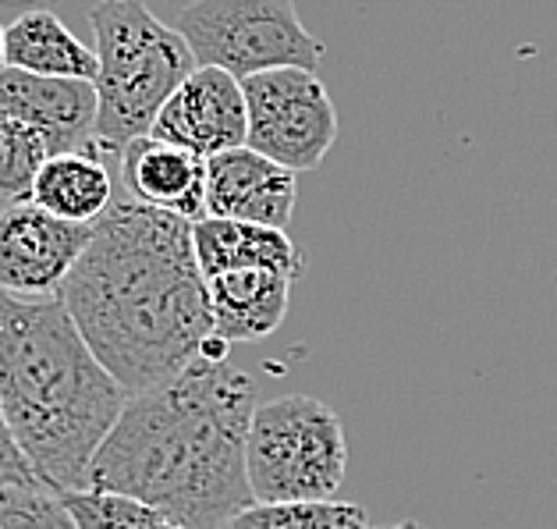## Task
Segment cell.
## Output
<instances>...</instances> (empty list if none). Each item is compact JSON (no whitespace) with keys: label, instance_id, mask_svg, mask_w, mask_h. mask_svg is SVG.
Here are the masks:
<instances>
[{"label":"cell","instance_id":"6da1fadb","mask_svg":"<svg viewBox=\"0 0 557 529\" xmlns=\"http://www.w3.org/2000/svg\"><path fill=\"white\" fill-rule=\"evenodd\" d=\"M61 298L107 373L135 395L182 373L216 334L193 221L111 202Z\"/></svg>","mask_w":557,"mask_h":529},{"label":"cell","instance_id":"7a4b0ae2","mask_svg":"<svg viewBox=\"0 0 557 529\" xmlns=\"http://www.w3.org/2000/svg\"><path fill=\"white\" fill-rule=\"evenodd\" d=\"M256 381L196 359L171 381L135 391L89 469L92 491L143 501L185 529H227L256 505L246 447Z\"/></svg>","mask_w":557,"mask_h":529},{"label":"cell","instance_id":"3957f363","mask_svg":"<svg viewBox=\"0 0 557 529\" xmlns=\"http://www.w3.org/2000/svg\"><path fill=\"white\" fill-rule=\"evenodd\" d=\"M125 405L128 391L107 373L61 295L0 288V409L50 491H86Z\"/></svg>","mask_w":557,"mask_h":529},{"label":"cell","instance_id":"277c9868","mask_svg":"<svg viewBox=\"0 0 557 529\" xmlns=\"http://www.w3.org/2000/svg\"><path fill=\"white\" fill-rule=\"evenodd\" d=\"M89 25L100 61V114L92 143L121 153L128 143L153 132L164 103L199 61L188 39L160 22L143 0H97L89 8Z\"/></svg>","mask_w":557,"mask_h":529},{"label":"cell","instance_id":"5b68a950","mask_svg":"<svg viewBox=\"0 0 557 529\" xmlns=\"http://www.w3.org/2000/svg\"><path fill=\"white\" fill-rule=\"evenodd\" d=\"M246 466L256 505L331 501L348 466L342 416L312 395L263 402L252 416Z\"/></svg>","mask_w":557,"mask_h":529},{"label":"cell","instance_id":"8992f818","mask_svg":"<svg viewBox=\"0 0 557 529\" xmlns=\"http://www.w3.org/2000/svg\"><path fill=\"white\" fill-rule=\"evenodd\" d=\"M178 33L202 67H224L242 83L274 67L317 72L323 61V44L298 19L295 0H193Z\"/></svg>","mask_w":557,"mask_h":529},{"label":"cell","instance_id":"52a82bcc","mask_svg":"<svg viewBox=\"0 0 557 529\" xmlns=\"http://www.w3.org/2000/svg\"><path fill=\"white\" fill-rule=\"evenodd\" d=\"M249 146L288 171H317L337 143V111L309 67H274L246 78Z\"/></svg>","mask_w":557,"mask_h":529},{"label":"cell","instance_id":"ba28073f","mask_svg":"<svg viewBox=\"0 0 557 529\" xmlns=\"http://www.w3.org/2000/svg\"><path fill=\"white\" fill-rule=\"evenodd\" d=\"M92 224H72L33 199L0 210V288L11 295H61L67 274L83 260Z\"/></svg>","mask_w":557,"mask_h":529},{"label":"cell","instance_id":"9c48e42d","mask_svg":"<svg viewBox=\"0 0 557 529\" xmlns=\"http://www.w3.org/2000/svg\"><path fill=\"white\" fill-rule=\"evenodd\" d=\"M153 139L182 146L188 153L210 160L227 149L249 146V103L246 86L224 67H196L164 103Z\"/></svg>","mask_w":557,"mask_h":529},{"label":"cell","instance_id":"30bf717a","mask_svg":"<svg viewBox=\"0 0 557 529\" xmlns=\"http://www.w3.org/2000/svg\"><path fill=\"white\" fill-rule=\"evenodd\" d=\"M0 111L44 135L50 153H72L92 143L100 114L97 83L86 78H50L22 67L0 72Z\"/></svg>","mask_w":557,"mask_h":529},{"label":"cell","instance_id":"8fae6325","mask_svg":"<svg viewBox=\"0 0 557 529\" xmlns=\"http://www.w3.org/2000/svg\"><path fill=\"white\" fill-rule=\"evenodd\" d=\"M295 199V171L256 153L252 146L227 149L207 160V217L284 232L292 224Z\"/></svg>","mask_w":557,"mask_h":529},{"label":"cell","instance_id":"7c38bea8","mask_svg":"<svg viewBox=\"0 0 557 529\" xmlns=\"http://www.w3.org/2000/svg\"><path fill=\"white\" fill-rule=\"evenodd\" d=\"M121 182L128 199L143 207L178 213L185 221L207 217V160L153 135L121 149Z\"/></svg>","mask_w":557,"mask_h":529},{"label":"cell","instance_id":"4fadbf2b","mask_svg":"<svg viewBox=\"0 0 557 529\" xmlns=\"http://www.w3.org/2000/svg\"><path fill=\"white\" fill-rule=\"evenodd\" d=\"M292 284L277 270H224L207 278L216 337L227 345L270 337L288 317Z\"/></svg>","mask_w":557,"mask_h":529},{"label":"cell","instance_id":"5bb4252c","mask_svg":"<svg viewBox=\"0 0 557 529\" xmlns=\"http://www.w3.org/2000/svg\"><path fill=\"white\" fill-rule=\"evenodd\" d=\"M193 238L207 278L224 274V270H277L292 281L306 274V256L281 227L202 217L193 224Z\"/></svg>","mask_w":557,"mask_h":529},{"label":"cell","instance_id":"9a60e30c","mask_svg":"<svg viewBox=\"0 0 557 529\" xmlns=\"http://www.w3.org/2000/svg\"><path fill=\"white\" fill-rule=\"evenodd\" d=\"M8 67L50 78H86V83H97L100 75L97 50L86 47L47 8H33L8 22Z\"/></svg>","mask_w":557,"mask_h":529},{"label":"cell","instance_id":"2e32d148","mask_svg":"<svg viewBox=\"0 0 557 529\" xmlns=\"http://www.w3.org/2000/svg\"><path fill=\"white\" fill-rule=\"evenodd\" d=\"M33 202L72 224H97L111 210V174L89 153H53L36 174Z\"/></svg>","mask_w":557,"mask_h":529},{"label":"cell","instance_id":"e0dca14e","mask_svg":"<svg viewBox=\"0 0 557 529\" xmlns=\"http://www.w3.org/2000/svg\"><path fill=\"white\" fill-rule=\"evenodd\" d=\"M227 529H370L366 508L351 501H281V505H252L231 519Z\"/></svg>","mask_w":557,"mask_h":529},{"label":"cell","instance_id":"ac0fdd59","mask_svg":"<svg viewBox=\"0 0 557 529\" xmlns=\"http://www.w3.org/2000/svg\"><path fill=\"white\" fill-rule=\"evenodd\" d=\"M53 153L44 135L0 111V199L18 202L33 196L36 174Z\"/></svg>","mask_w":557,"mask_h":529},{"label":"cell","instance_id":"d6986e66","mask_svg":"<svg viewBox=\"0 0 557 529\" xmlns=\"http://www.w3.org/2000/svg\"><path fill=\"white\" fill-rule=\"evenodd\" d=\"M64 505L75 515L78 529H185L157 508L143 505V501L111 491H92V487L64 494Z\"/></svg>","mask_w":557,"mask_h":529},{"label":"cell","instance_id":"ffe728a7","mask_svg":"<svg viewBox=\"0 0 557 529\" xmlns=\"http://www.w3.org/2000/svg\"><path fill=\"white\" fill-rule=\"evenodd\" d=\"M0 529H78L64 494L47 483L0 487Z\"/></svg>","mask_w":557,"mask_h":529},{"label":"cell","instance_id":"44dd1931","mask_svg":"<svg viewBox=\"0 0 557 529\" xmlns=\"http://www.w3.org/2000/svg\"><path fill=\"white\" fill-rule=\"evenodd\" d=\"M11 483H44V480L36 477L33 463L25 458L22 444L15 441V433L8 427L4 409H0V487H11Z\"/></svg>","mask_w":557,"mask_h":529},{"label":"cell","instance_id":"7402d4cb","mask_svg":"<svg viewBox=\"0 0 557 529\" xmlns=\"http://www.w3.org/2000/svg\"><path fill=\"white\" fill-rule=\"evenodd\" d=\"M8 67V25H0V72Z\"/></svg>","mask_w":557,"mask_h":529},{"label":"cell","instance_id":"603a6c76","mask_svg":"<svg viewBox=\"0 0 557 529\" xmlns=\"http://www.w3.org/2000/svg\"><path fill=\"white\" fill-rule=\"evenodd\" d=\"M376 529H423L419 522H398V526H376Z\"/></svg>","mask_w":557,"mask_h":529}]
</instances>
